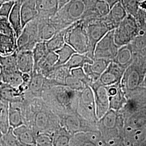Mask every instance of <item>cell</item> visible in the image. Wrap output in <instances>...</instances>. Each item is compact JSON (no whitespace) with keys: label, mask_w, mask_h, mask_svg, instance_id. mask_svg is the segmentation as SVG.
I'll list each match as a JSON object with an SVG mask.
<instances>
[{"label":"cell","mask_w":146,"mask_h":146,"mask_svg":"<svg viewBox=\"0 0 146 146\" xmlns=\"http://www.w3.org/2000/svg\"><path fill=\"white\" fill-rule=\"evenodd\" d=\"M24 123L36 133L53 134L61 125L60 119L44 102L42 98L26 100L23 108Z\"/></svg>","instance_id":"cell-1"},{"label":"cell","mask_w":146,"mask_h":146,"mask_svg":"<svg viewBox=\"0 0 146 146\" xmlns=\"http://www.w3.org/2000/svg\"><path fill=\"white\" fill-rule=\"evenodd\" d=\"M78 92L64 85H58L46 90L41 98L60 118L76 113Z\"/></svg>","instance_id":"cell-2"},{"label":"cell","mask_w":146,"mask_h":146,"mask_svg":"<svg viewBox=\"0 0 146 146\" xmlns=\"http://www.w3.org/2000/svg\"><path fill=\"white\" fill-rule=\"evenodd\" d=\"M105 146H125V119L117 111L109 110L98 122Z\"/></svg>","instance_id":"cell-3"},{"label":"cell","mask_w":146,"mask_h":146,"mask_svg":"<svg viewBox=\"0 0 146 146\" xmlns=\"http://www.w3.org/2000/svg\"><path fill=\"white\" fill-rule=\"evenodd\" d=\"M95 0H70L50 19L58 31L84 19L86 12Z\"/></svg>","instance_id":"cell-4"},{"label":"cell","mask_w":146,"mask_h":146,"mask_svg":"<svg viewBox=\"0 0 146 146\" xmlns=\"http://www.w3.org/2000/svg\"><path fill=\"white\" fill-rule=\"evenodd\" d=\"M65 42L80 54H88L90 45L86 25L81 20L75 22L66 29Z\"/></svg>","instance_id":"cell-5"},{"label":"cell","mask_w":146,"mask_h":146,"mask_svg":"<svg viewBox=\"0 0 146 146\" xmlns=\"http://www.w3.org/2000/svg\"><path fill=\"white\" fill-rule=\"evenodd\" d=\"M141 29L135 18L127 14L115 29L114 36L116 44L119 47L130 43L140 33Z\"/></svg>","instance_id":"cell-6"},{"label":"cell","mask_w":146,"mask_h":146,"mask_svg":"<svg viewBox=\"0 0 146 146\" xmlns=\"http://www.w3.org/2000/svg\"><path fill=\"white\" fill-rule=\"evenodd\" d=\"M146 72V66L135 59L131 65L126 68L121 86L125 94L141 86Z\"/></svg>","instance_id":"cell-7"},{"label":"cell","mask_w":146,"mask_h":146,"mask_svg":"<svg viewBox=\"0 0 146 146\" xmlns=\"http://www.w3.org/2000/svg\"><path fill=\"white\" fill-rule=\"evenodd\" d=\"M76 113L81 117L90 122L98 123L99 121L96 113L93 91L89 85L78 92Z\"/></svg>","instance_id":"cell-8"},{"label":"cell","mask_w":146,"mask_h":146,"mask_svg":"<svg viewBox=\"0 0 146 146\" xmlns=\"http://www.w3.org/2000/svg\"><path fill=\"white\" fill-rule=\"evenodd\" d=\"M17 39L8 18L0 16V55H8L16 51Z\"/></svg>","instance_id":"cell-9"},{"label":"cell","mask_w":146,"mask_h":146,"mask_svg":"<svg viewBox=\"0 0 146 146\" xmlns=\"http://www.w3.org/2000/svg\"><path fill=\"white\" fill-rule=\"evenodd\" d=\"M84 22L86 25L90 45V50L87 55L89 57L94 58V50L97 43L109 31L112 30L110 29L103 18L87 22L84 21Z\"/></svg>","instance_id":"cell-10"},{"label":"cell","mask_w":146,"mask_h":146,"mask_svg":"<svg viewBox=\"0 0 146 146\" xmlns=\"http://www.w3.org/2000/svg\"><path fill=\"white\" fill-rule=\"evenodd\" d=\"M60 119L61 125L72 135L78 132L99 130L98 123L85 120L77 113L64 115Z\"/></svg>","instance_id":"cell-11"},{"label":"cell","mask_w":146,"mask_h":146,"mask_svg":"<svg viewBox=\"0 0 146 146\" xmlns=\"http://www.w3.org/2000/svg\"><path fill=\"white\" fill-rule=\"evenodd\" d=\"M38 42H40V40L38 38V20L36 17L23 27L21 34L17 37V50L32 51Z\"/></svg>","instance_id":"cell-12"},{"label":"cell","mask_w":146,"mask_h":146,"mask_svg":"<svg viewBox=\"0 0 146 146\" xmlns=\"http://www.w3.org/2000/svg\"><path fill=\"white\" fill-rule=\"evenodd\" d=\"M125 94L127 104L119 111L125 120L136 111L146 108V88L140 86Z\"/></svg>","instance_id":"cell-13"},{"label":"cell","mask_w":146,"mask_h":146,"mask_svg":"<svg viewBox=\"0 0 146 146\" xmlns=\"http://www.w3.org/2000/svg\"><path fill=\"white\" fill-rule=\"evenodd\" d=\"M119 48L114 40V30L110 31L97 43L94 50V58H102L113 61Z\"/></svg>","instance_id":"cell-14"},{"label":"cell","mask_w":146,"mask_h":146,"mask_svg":"<svg viewBox=\"0 0 146 146\" xmlns=\"http://www.w3.org/2000/svg\"><path fill=\"white\" fill-rule=\"evenodd\" d=\"M93 91L96 115L99 120L110 110V100L106 86L99 80L89 86Z\"/></svg>","instance_id":"cell-15"},{"label":"cell","mask_w":146,"mask_h":146,"mask_svg":"<svg viewBox=\"0 0 146 146\" xmlns=\"http://www.w3.org/2000/svg\"><path fill=\"white\" fill-rule=\"evenodd\" d=\"M69 146H105L99 130L78 132L72 135Z\"/></svg>","instance_id":"cell-16"},{"label":"cell","mask_w":146,"mask_h":146,"mask_svg":"<svg viewBox=\"0 0 146 146\" xmlns=\"http://www.w3.org/2000/svg\"><path fill=\"white\" fill-rule=\"evenodd\" d=\"M48 89L47 78L41 74L33 71L31 74V79L25 93L26 100L41 98L43 92Z\"/></svg>","instance_id":"cell-17"},{"label":"cell","mask_w":146,"mask_h":146,"mask_svg":"<svg viewBox=\"0 0 146 146\" xmlns=\"http://www.w3.org/2000/svg\"><path fill=\"white\" fill-rule=\"evenodd\" d=\"M28 85L22 83L18 87L2 82L0 86V99L9 102H22L26 100L25 93Z\"/></svg>","instance_id":"cell-18"},{"label":"cell","mask_w":146,"mask_h":146,"mask_svg":"<svg viewBox=\"0 0 146 146\" xmlns=\"http://www.w3.org/2000/svg\"><path fill=\"white\" fill-rule=\"evenodd\" d=\"M111 60L102 58H94L92 64L87 63L84 65V70L88 78L89 86L99 80L102 74L107 68Z\"/></svg>","instance_id":"cell-19"},{"label":"cell","mask_w":146,"mask_h":146,"mask_svg":"<svg viewBox=\"0 0 146 146\" xmlns=\"http://www.w3.org/2000/svg\"><path fill=\"white\" fill-rule=\"evenodd\" d=\"M125 70V68L111 61L101 75L99 81L104 86H110L119 83L121 82Z\"/></svg>","instance_id":"cell-20"},{"label":"cell","mask_w":146,"mask_h":146,"mask_svg":"<svg viewBox=\"0 0 146 146\" xmlns=\"http://www.w3.org/2000/svg\"><path fill=\"white\" fill-rule=\"evenodd\" d=\"M134 54V59L146 66V31H141L140 34L129 43Z\"/></svg>","instance_id":"cell-21"},{"label":"cell","mask_w":146,"mask_h":146,"mask_svg":"<svg viewBox=\"0 0 146 146\" xmlns=\"http://www.w3.org/2000/svg\"><path fill=\"white\" fill-rule=\"evenodd\" d=\"M35 3L39 19H50L59 9L58 0H35Z\"/></svg>","instance_id":"cell-22"},{"label":"cell","mask_w":146,"mask_h":146,"mask_svg":"<svg viewBox=\"0 0 146 146\" xmlns=\"http://www.w3.org/2000/svg\"><path fill=\"white\" fill-rule=\"evenodd\" d=\"M127 14L122 3L119 2L110 8L109 13L103 19L110 29L114 30L119 26Z\"/></svg>","instance_id":"cell-23"},{"label":"cell","mask_w":146,"mask_h":146,"mask_svg":"<svg viewBox=\"0 0 146 146\" xmlns=\"http://www.w3.org/2000/svg\"><path fill=\"white\" fill-rule=\"evenodd\" d=\"M58 60L55 52L48 51L34 68V72L41 74L47 78L52 72Z\"/></svg>","instance_id":"cell-24"},{"label":"cell","mask_w":146,"mask_h":146,"mask_svg":"<svg viewBox=\"0 0 146 146\" xmlns=\"http://www.w3.org/2000/svg\"><path fill=\"white\" fill-rule=\"evenodd\" d=\"M14 133L22 146H36L35 131L29 125L23 124L14 129Z\"/></svg>","instance_id":"cell-25"},{"label":"cell","mask_w":146,"mask_h":146,"mask_svg":"<svg viewBox=\"0 0 146 146\" xmlns=\"http://www.w3.org/2000/svg\"><path fill=\"white\" fill-rule=\"evenodd\" d=\"M146 127V108H143L131 114L125 120L124 130L141 129Z\"/></svg>","instance_id":"cell-26"},{"label":"cell","mask_w":146,"mask_h":146,"mask_svg":"<svg viewBox=\"0 0 146 146\" xmlns=\"http://www.w3.org/2000/svg\"><path fill=\"white\" fill-rule=\"evenodd\" d=\"M1 68L0 80L2 82L18 87L23 83L22 73L18 68Z\"/></svg>","instance_id":"cell-27"},{"label":"cell","mask_w":146,"mask_h":146,"mask_svg":"<svg viewBox=\"0 0 146 146\" xmlns=\"http://www.w3.org/2000/svg\"><path fill=\"white\" fill-rule=\"evenodd\" d=\"M17 67L22 73H28L31 74L33 72L34 60L31 50H17Z\"/></svg>","instance_id":"cell-28"},{"label":"cell","mask_w":146,"mask_h":146,"mask_svg":"<svg viewBox=\"0 0 146 146\" xmlns=\"http://www.w3.org/2000/svg\"><path fill=\"white\" fill-rule=\"evenodd\" d=\"M24 101L9 102V121L10 127L14 129L25 124L23 115Z\"/></svg>","instance_id":"cell-29"},{"label":"cell","mask_w":146,"mask_h":146,"mask_svg":"<svg viewBox=\"0 0 146 146\" xmlns=\"http://www.w3.org/2000/svg\"><path fill=\"white\" fill-rule=\"evenodd\" d=\"M37 18L38 20V38L40 42L47 41L58 32L50 19Z\"/></svg>","instance_id":"cell-30"},{"label":"cell","mask_w":146,"mask_h":146,"mask_svg":"<svg viewBox=\"0 0 146 146\" xmlns=\"http://www.w3.org/2000/svg\"><path fill=\"white\" fill-rule=\"evenodd\" d=\"M21 15L23 28L28 23L36 18L37 11L35 0H22Z\"/></svg>","instance_id":"cell-31"},{"label":"cell","mask_w":146,"mask_h":146,"mask_svg":"<svg viewBox=\"0 0 146 146\" xmlns=\"http://www.w3.org/2000/svg\"><path fill=\"white\" fill-rule=\"evenodd\" d=\"M21 5L22 1L21 0H15V4L8 17L9 21L15 32L17 37L20 36L23 29L21 20Z\"/></svg>","instance_id":"cell-32"},{"label":"cell","mask_w":146,"mask_h":146,"mask_svg":"<svg viewBox=\"0 0 146 146\" xmlns=\"http://www.w3.org/2000/svg\"><path fill=\"white\" fill-rule=\"evenodd\" d=\"M113 61L125 69L129 67L134 61V54L130 45L128 44L120 47Z\"/></svg>","instance_id":"cell-33"},{"label":"cell","mask_w":146,"mask_h":146,"mask_svg":"<svg viewBox=\"0 0 146 146\" xmlns=\"http://www.w3.org/2000/svg\"><path fill=\"white\" fill-rule=\"evenodd\" d=\"M93 58L89 57L87 54H80L76 52L73 54L68 62L63 64L70 70L74 68L84 67V65L87 63L92 64L93 62Z\"/></svg>","instance_id":"cell-34"},{"label":"cell","mask_w":146,"mask_h":146,"mask_svg":"<svg viewBox=\"0 0 146 146\" xmlns=\"http://www.w3.org/2000/svg\"><path fill=\"white\" fill-rule=\"evenodd\" d=\"M53 146H69V142L72 135L63 127L61 125L52 134Z\"/></svg>","instance_id":"cell-35"},{"label":"cell","mask_w":146,"mask_h":146,"mask_svg":"<svg viewBox=\"0 0 146 146\" xmlns=\"http://www.w3.org/2000/svg\"><path fill=\"white\" fill-rule=\"evenodd\" d=\"M66 29L58 31L49 40L46 41L48 51L56 52L66 43L65 34Z\"/></svg>","instance_id":"cell-36"},{"label":"cell","mask_w":146,"mask_h":146,"mask_svg":"<svg viewBox=\"0 0 146 146\" xmlns=\"http://www.w3.org/2000/svg\"><path fill=\"white\" fill-rule=\"evenodd\" d=\"M110 110L120 111L127 104V99L125 92L122 88L121 86L118 92L115 95L109 97Z\"/></svg>","instance_id":"cell-37"},{"label":"cell","mask_w":146,"mask_h":146,"mask_svg":"<svg viewBox=\"0 0 146 146\" xmlns=\"http://www.w3.org/2000/svg\"><path fill=\"white\" fill-rule=\"evenodd\" d=\"M9 107L8 102L0 99V129L3 134L6 133L10 127Z\"/></svg>","instance_id":"cell-38"},{"label":"cell","mask_w":146,"mask_h":146,"mask_svg":"<svg viewBox=\"0 0 146 146\" xmlns=\"http://www.w3.org/2000/svg\"><path fill=\"white\" fill-rule=\"evenodd\" d=\"M55 52L58 55V60L55 66H58L66 64L73 54L76 52L70 46L66 43L62 47Z\"/></svg>","instance_id":"cell-39"},{"label":"cell","mask_w":146,"mask_h":146,"mask_svg":"<svg viewBox=\"0 0 146 146\" xmlns=\"http://www.w3.org/2000/svg\"><path fill=\"white\" fill-rule=\"evenodd\" d=\"M64 84L69 88L77 92L82 90L87 86L80 79L73 76L70 73L64 79Z\"/></svg>","instance_id":"cell-40"},{"label":"cell","mask_w":146,"mask_h":146,"mask_svg":"<svg viewBox=\"0 0 146 146\" xmlns=\"http://www.w3.org/2000/svg\"><path fill=\"white\" fill-rule=\"evenodd\" d=\"M33 58L34 60V67L37 65L38 62L48 52L47 49L46 43L45 41H40L37 42L33 50Z\"/></svg>","instance_id":"cell-41"},{"label":"cell","mask_w":146,"mask_h":146,"mask_svg":"<svg viewBox=\"0 0 146 146\" xmlns=\"http://www.w3.org/2000/svg\"><path fill=\"white\" fill-rule=\"evenodd\" d=\"M17 50L10 55L1 56L0 58V68H17Z\"/></svg>","instance_id":"cell-42"},{"label":"cell","mask_w":146,"mask_h":146,"mask_svg":"<svg viewBox=\"0 0 146 146\" xmlns=\"http://www.w3.org/2000/svg\"><path fill=\"white\" fill-rule=\"evenodd\" d=\"M2 146H21V143L14 133V128L11 127H9L6 133L3 134Z\"/></svg>","instance_id":"cell-43"},{"label":"cell","mask_w":146,"mask_h":146,"mask_svg":"<svg viewBox=\"0 0 146 146\" xmlns=\"http://www.w3.org/2000/svg\"><path fill=\"white\" fill-rule=\"evenodd\" d=\"M36 146H53V136L47 133H37L36 135Z\"/></svg>","instance_id":"cell-44"},{"label":"cell","mask_w":146,"mask_h":146,"mask_svg":"<svg viewBox=\"0 0 146 146\" xmlns=\"http://www.w3.org/2000/svg\"><path fill=\"white\" fill-rule=\"evenodd\" d=\"M141 0H122L121 3L128 14L135 16L139 9V5Z\"/></svg>","instance_id":"cell-45"},{"label":"cell","mask_w":146,"mask_h":146,"mask_svg":"<svg viewBox=\"0 0 146 146\" xmlns=\"http://www.w3.org/2000/svg\"><path fill=\"white\" fill-rule=\"evenodd\" d=\"M134 17L141 31H146V11L139 8Z\"/></svg>","instance_id":"cell-46"},{"label":"cell","mask_w":146,"mask_h":146,"mask_svg":"<svg viewBox=\"0 0 146 146\" xmlns=\"http://www.w3.org/2000/svg\"><path fill=\"white\" fill-rule=\"evenodd\" d=\"M70 74L76 78L80 79L83 81L84 84L87 85H89L88 78L87 76V75L84 71V68L82 67L74 68L70 70Z\"/></svg>","instance_id":"cell-47"},{"label":"cell","mask_w":146,"mask_h":146,"mask_svg":"<svg viewBox=\"0 0 146 146\" xmlns=\"http://www.w3.org/2000/svg\"><path fill=\"white\" fill-rule=\"evenodd\" d=\"M14 4L15 1L4 2L0 8V16L8 18Z\"/></svg>","instance_id":"cell-48"},{"label":"cell","mask_w":146,"mask_h":146,"mask_svg":"<svg viewBox=\"0 0 146 146\" xmlns=\"http://www.w3.org/2000/svg\"><path fill=\"white\" fill-rule=\"evenodd\" d=\"M110 6V8H111L113 5H115L117 3L121 2L122 0H104Z\"/></svg>","instance_id":"cell-49"},{"label":"cell","mask_w":146,"mask_h":146,"mask_svg":"<svg viewBox=\"0 0 146 146\" xmlns=\"http://www.w3.org/2000/svg\"><path fill=\"white\" fill-rule=\"evenodd\" d=\"M139 8L141 9V10L146 11V0H141L139 5Z\"/></svg>","instance_id":"cell-50"},{"label":"cell","mask_w":146,"mask_h":146,"mask_svg":"<svg viewBox=\"0 0 146 146\" xmlns=\"http://www.w3.org/2000/svg\"><path fill=\"white\" fill-rule=\"evenodd\" d=\"M70 0H58V3H59V9L62 8L63 6L67 4L68 2H69Z\"/></svg>","instance_id":"cell-51"},{"label":"cell","mask_w":146,"mask_h":146,"mask_svg":"<svg viewBox=\"0 0 146 146\" xmlns=\"http://www.w3.org/2000/svg\"><path fill=\"white\" fill-rule=\"evenodd\" d=\"M141 86L146 88V72L145 73V75H144L143 79L142 82L141 84Z\"/></svg>","instance_id":"cell-52"},{"label":"cell","mask_w":146,"mask_h":146,"mask_svg":"<svg viewBox=\"0 0 146 146\" xmlns=\"http://www.w3.org/2000/svg\"><path fill=\"white\" fill-rule=\"evenodd\" d=\"M2 136H3V133L0 129V146H2Z\"/></svg>","instance_id":"cell-53"},{"label":"cell","mask_w":146,"mask_h":146,"mask_svg":"<svg viewBox=\"0 0 146 146\" xmlns=\"http://www.w3.org/2000/svg\"><path fill=\"white\" fill-rule=\"evenodd\" d=\"M1 1H3V2H6V1H15V0H0Z\"/></svg>","instance_id":"cell-54"},{"label":"cell","mask_w":146,"mask_h":146,"mask_svg":"<svg viewBox=\"0 0 146 146\" xmlns=\"http://www.w3.org/2000/svg\"><path fill=\"white\" fill-rule=\"evenodd\" d=\"M3 2H3V1H0V8H1V5H2V4L3 3Z\"/></svg>","instance_id":"cell-55"},{"label":"cell","mask_w":146,"mask_h":146,"mask_svg":"<svg viewBox=\"0 0 146 146\" xmlns=\"http://www.w3.org/2000/svg\"><path fill=\"white\" fill-rule=\"evenodd\" d=\"M1 83H2V82H1V81L0 80V86H1Z\"/></svg>","instance_id":"cell-56"},{"label":"cell","mask_w":146,"mask_h":146,"mask_svg":"<svg viewBox=\"0 0 146 146\" xmlns=\"http://www.w3.org/2000/svg\"><path fill=\"white\" fill-rule=\"evenodd\" d=\"M0 73H1V68H0Z\"/></svg>","instance_id":"cell-57"},{"label":"cell","mask_w":146,"mask_h":146,"mask_svg":"<svg viewBox=\"0 0 146 146\" xmlns=\"http://www.w3.org/2000/svg\"><path fill=\"white\" fill-rule=\"evenodd\" d=\"M1 55H0V58H1Z\"/></svg>","instance_id":"cell-58"}]
</instances>
